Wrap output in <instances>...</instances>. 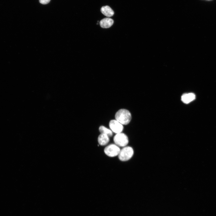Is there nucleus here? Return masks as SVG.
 <instances>
[{"instance_id": "1", "label": "nucleus", "mask_w": 216, "mask_h": 216, "mask_svg": "<svg viewBox=\"0 0 216 216\" xmlns=\"http://www.w3.org/2000/svg\"><path fill=\"white\" fill-rule=\"evenodd\" d=\"M116 120L123 125L129 124L131 119V115L130 112L125 109L118 110L115 115Z\"/></svg>"}, {"instance_id": "2", "label": "nucleus", "mask_w": 216, "mask_h": 216, "mask_svg": "<svg viewBox=\"0 0 216 216\" xmlns=\"http://www.w3.org/2000/svg\"><path fill=\"white\" fill-rule=\"evenodd\" d=\"M134 153V150L131 147L126 146L120 150L118 155V158L122 161H126L132 157Z\"/></svg>"}, {"instance_id": "3", "label": "nucleus", "mask_w": 216, "mask_h": 216, "mask_svg": "<svg viewBox=\"0 0 216 216\" xmlns=\"http://www.w3.org/2000/svg\"><path fill=\"white\" fill-rule=\"evenodd\" d=\"M113 140L115 144L119 147L126 146L128 143V136L122 132L116 134L114 137Z\"/></svg>"}, {"instance_id": "4", "label": "nucleus", "mask_w": 216, "mask_h": 216, "mask_svg": "<svg viewBox=\"0 0 216 216\" xmlns=\"http://www.w3.org/2000/svg\"><path fill=\"white\" fill-rule=\"evenodd\" d=\"M120 149L116 144H111L106 147L104 149L105 153L107 156L111 157L118 155Z\"/></svg>"}, {"instance_id": "5", "label": "nucleus", "mask_w": 216, "mask_h": 216, "mask_svg": "<svg viewBox=\"0 0 216 216\" xmlns=\"http://www.w3.org/2000/svg\"><path fill=\"white\" fill-rule=\"evenodd\" d=\"M109 126L112 130L116 134L121 133L123 129V124L116 120H111Z\"/></svg>"}, {"instance_id": "6", "label": "nucleus", "mask_w": 216, "mask_h": 216, "mask_svg": "<svg viewBox=\"0 0 216 216\" xmlns=\"http://www.w3.org/2000/svg\"><path fill=\"white\" fill-rule=\"evenodd\" d=\"M195 98V95L194 93H185L182 95L181 100L184 103L188 104L194 100Z\"/></svg>"}, {"instance_id": "7", "label": "nucleus", "mask_w": 216, "mask_h": 216, "mask_svg": "<svg viewBox=\"0 0 216 216\" xmlns=\"http://www.w3.org/2000/svg\"><path fill=\"white\" fill-rule=\"evenodd\" d=\"M113 22L114 21L112 19L106 18L100 21V24L101 27L102 28H108L113 25Z\"/></svg>"}, {"instance_id": "8", "label": "nucleus", "mask_w": 216, "mask_h": 216, "mask_svg": "<svg viewBox=\"0 0 216 216\" xmlns=\"http://www.w3.org/2000/svg\"><path fill=\"white\" fill-rule=\"evenodd\" d=\"M109 136L107 135L101 134L98 137V141L101 146H103L106 145L109 141Z\"/></svg>"}, {"instance_id": "9", "label": "nucleus", "mask_w": 216, "mask_h": 216, "mask_svg": "<svg viewBox=\"0 0 216 216\" xmlns=\"http://www.w3.org/2000/svg\"><path fill=\"white\" fill-rule=\"evenodd\" d=\"M101 13L107 17H111L114 14V12L111 8L106 5L102 7L100 9Z\"/></svg>"}, {"instance_id": "10", "label": "nucleus", "mask_w": 216, "mask_h": 216, "mask_svg": "<svg viewBox=\"0 0 216 216\" xmlns=\"http://www.w3.org/2000/svg\"><path fill=\"white\" fill-rule=\"evenodd\" d=\"M99 129L101 134H106L109 137L112 136V131L103 126H100Z\"/></svg>"}, {"instance_id": "11", "label": "nucleus", "mask_w": 216, "mask_h": 216, "mask_svg": "<svg viewBox=\"0 0 216 216\" xmlns=\"http://www.w3.org/2000/svg\"><path fill=\"white\" fill-rule=\"evenodd\" d=\"M50 0H39V2L41 4H45L48 3Z\"/></svg>"}]
</instances>
